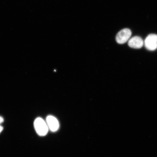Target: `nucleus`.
<instances>
[{"mask_svg":"<svg viewBox=\"0 0 157 157\" xmlns=\"http://www.w3.org/2000/svg\"><path fill=\"white\" fill-rule=\"evenodd\" d=\"M34 127L35 131L39 136H45L48 131V128L46 122L41 117H38L35 120Z\"/></svg>","mask_w":157,"mask_h":157,"instance_id":"f257e3e1","label":"nucleus"},{"mask_svg":"<svg viewBox=\"0 0 157 157\" xmlns=\"http://www.w3.org/2000/svg\"><path fill=\"white\" fill-rule=\"evenodd\" d=\"M131 35L132 32L130 29H123L117 33L116 40L118 44H124L129 40Z\"/></svg>","mask_w":157,"mask_h":157,"instance_id":"f03ea898","label":"nucleus"},{"mask_svg":"<svg viewBox=\"0 0 157 157\" xmlns=\"http://www.w3.org/2000/svg\"><path fill=\"white\" fill-rule=\"evenodd\" d=\"M144 45L148 50H156L157 49V35L151 34L148 35L145 39Z\"/></svg>","mask_w":157,"mask_h":157,"instance_id":"7ed1b4c3","label":"nucleus"},{"mask_svg":"<svg viewBox=\"0 0 157 157\" xmlns=\"http://www.w3.org/2000/svg\"><path fill=\"white\" fill-rule=\"evenodd\" d=\"M46 123L49 129L52 132H56L58 130L59 127L58 120L52 116L50 115L47 117Z\"/></svg>","mask_w":157,"mask_h":157,"instance_id":"20e7f679","label":"nucleus"},{"mask_svg":"<svg viewBox=\"0 0 157 157\" xmlns=\"http://www.w3.org/2000/svg\"><path fill=\"white\" fill-rule=\"evenodd\" d=\"M144 44V42L141 37L135 36L129 40L128 45L130 48L139 49L142 48Z\"/></svg>","mask_w":157,"mask_h":157,"instance_id":"39448f33","label":"nucleus"},{"mask_svg":"<svg viewBox=\"0 0 157 157\" xmlns=\"http://www.w3.org/2000/svg\"><path fill=\"white\" fill-rule=\"evenodd\" d=\"M4 119L3 118L1 117H0V124L3 122Z\"/></svg>","mask_w":157,"mask_h":157,"instance_id":"423d86ee","label":"nucleus"},{"mask_svg":"<svg viewBox=\"0 0 157 157\" xmlns=\"http://www.w3.org/2000/svg\"><path fill=\"white\" fill-rule=\"evenodd\" d=\"M3 129V128L2 126H1V125H0V133H1Z\"/></svg>","mask_w":157,"mask_h":157,"instance_id":"0eeeda50","label":"nucleus"}]
</instances>
